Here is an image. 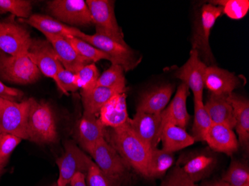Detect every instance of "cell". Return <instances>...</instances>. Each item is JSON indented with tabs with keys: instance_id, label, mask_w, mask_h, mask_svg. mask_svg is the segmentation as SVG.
Here are the masks:
<instances>
[{
	"instance_id": "8992f818",
	"label": "cell",
	"mask_w": 249,
	"mask_h": 186,
	"mask_svg": "<svg viewBox=\"0 0 249 186\" xmlns=\"http://www.w3.org/2000/svg\"><path fill=\"white\" fill-rule=\"evenodd\" d=\"M114 1L110 0H87L96 34L106 36L124 46H128L124 40L121 29L117 24L114 13Z\"/></svg>"
},
{
	"instance_id": "4316f807",
	"label": "cell",
	"mask_w": 249,
	"mask_h": 186,
	"mask_svg": "<svg viewBox=\"0 0 249 186\" xmlns=\"http://www.w3.org/2000/svg\"><path fill=\"white\" fill-rule=\"evenodd\" d=\"M118 93H123L120 91L104 86H96L94 89L88 92H81L82 103L85 111L96 115L101 108Z\"/></svg>"
},
{
	"instance_id": "ac0fdd59",
	"label": "cell",
	"mask_w": 249,
	"mask_h": 186,
	"mask_svg": "<svg viewBox=\"0 0 249 186\" xmlns=\"http://www.w3.org/2000/svg\"><path fill=\"white\" fill-rule=\"evenodd\" d=\"M44 35L54 49L58 59L67 70L75 73L85 66L93 64L79 55L72 45L63 36L55 34Z\"/></svg>"
},
{
	"instance_id": "7bdbcfd3",
	"label": "cell",
	"mask_w": 249,
	"mask_h": 186,
	"mask_svg": "<svg viewBox=\"0 0 249 186\" xmlns=\"http://www.w3.org/2000/svg\"><path fill=\"white\" fill-rule=\"evenodd\" d=\"M4 172H5V169H3V168L2 167H0V176L2 175Z\"/></svg>"
},
{
	"instance_id": "ffe728a7",
	"label": "cell",
	"mask_w": 249,
	"mask_h": 186,
	"mask_svg": "<svg viewBox=\"0 0 249 186\" xmlns=\"http://www.w3.org/2000/svg\"><path fill=\"white\" fill-rule=\"evenodd\" d=\"M99 120L107 128H117L129 121L125 92L113 96L99 111Z\"/></svg>"
},
{
	"instance_id": "b9f144b4",
	"label": "cell",
	"mask_w": 249,
	"mask_h": 186,
	"mask_svg": "<svg viewBox=\"0 0 249 186\" xmlns=\"http://www.w3.org/2000/svg\"><path fill=\"white\" fill-rule=\"evenodd\" d=\"M201 186H231L230 185L225 183L223 180H216V181L207 182L201 185Z\"/></svg>"
},
{
	"instance_id": "74e56055",
	"label": "cell",
	"mask_w": 249,
	"mask_h": 186,
	"mask_svg": "<svg viewBox=\"0 0 249 186\" xmlns=\"http://www.w3.org/2000/svg\"><path fill=\"white\" fill-rule=\"evenodd\" d=\"M58 89L64 94L68 96V92H75L79 89L76 74L67 70L63 67L58 73Z\"/></svg>"
},
{
	"instance_id": "8d00e7d4",
	"label": "cell",
	"mask_w": 249,
	"mask_h": 186,
	"mask_svg": "<svg viewBox=\"0 0 249 186\" xmlns=\"http://www.w3.org/2000/svg\"><path fill=\"white\" fill-rule=\"evenodd\" d=\"M85 180L88 186H120V184L103 173L93 162L88 169Z\"/></svg>"
},
{
	"instance_id": "d6986e66",
	"label": "cell",
	"mask_w": 249,
	"mask_h": 186,
	"mask_svg": "<svg viewBox=\"0 0 249 186\" xmlns=\"http://www.w3.org/2000/svg\"><path fill=\"white\" fill-rule=\"evenodd\" d=\"M205 142L215 152L229 156L236 153L240 146L233 129L222 124H211L205 135Z\"/></svg>"
},
{
	"instance_id": "8fae6325",
	"label": "cell",
	"mask_w": 249,
	"mask_h": 186,
	"mask_svg": "<svg viewBox=\"0 0 249 186\" xmlns=\"http://www.w3.org/2000/svg\"><path fill=\"white\" fill-rule=\"evenodd\" d=\"M50 13L61 22L75 26L93 24L90 12L84 0H53L47 3Z\"/></svg>"
},
{
	"instance_id": "484cf974",
	"label": "cell",
	"mask_w": 249,
	"mask_h": 186,
	"mask_svg": "<svg viewBox=\"0 0 249 186\" xmlns=\"http://www.w3.org/2000/svg\"><path fill=\"white\" fill-rule=\"evenodd\" d=\"M160 141L163 145L162 149L172 153L194 145L196 142L185 129L169 122L162 126Z\"/></svg>"
},
{
	"instance_id": "2e32d148",
	"label": "cell",
	"mask_w": 249,
	"mask_h": 186,
	"mask_svg": "<svg viewBox=\"0 0 249 186\" xmlns=\"http://www.w3.org/2000/svg\"><path fill=\"white\" fill-rule=\"evenodd\" d=\"M106 127L96 115L84 111L75 127V137L84 151L90 153L95 145L106 135Z\"/></svg>"
},
{
	"instance_id": "7dc6e473",
	"label": "cell",
	"mask_w": 249,
	"mask_h": 186,
	"mask_svg": "<svg viewBox=\"0 0 249 186\" xmlns=\"http://www.w3.org/2000/svg\"></svg>"
},
{
	"instance_id": "5b68a950",
	"label": "cell",
	"mask_w": 249,
	"mask_h": 186,
	"mask_svg": "<svg viewBox=\"0 0 249 186\" xmlns=\"http://www.w3.org/2000/svg\"><path fill=\"white\" fill-rule=\"evenodd\" d=\"M41 72L29 55L12 56L0 50V78L11 83L31 85L40 78Z\"/></svg>"
},
{
	"instance_id": "836d02e7",
	"label": "cell",
	"mask_w": 249,
	"mask_h": 186,
	"mask_svg": "<svg viewBox=\"0 0 249 186\" xmlns=\"http://www.w3.org/2000/svg\"><path fill=\"white\" fill-rule=\"evenodd\" d=\"M76 74L78 86L82 92H88L94 89L100 76L99 69L95 64H89L81 68Z\"/></svg>"
},
{
	"instance_id": "7c38bea8",
	"label": "cell",
	"mask_w": 249,
	"mask_h": 186,
	"mask_svg": "<svg viewBox=\"0 0 249 186\" xmlns=\"http://www.w3.org/2000/svg\"><path fill=\"white\" fill-rule=\"evenodd\" d=\"M29 58L45 76L54 80L58 85V73L63 68L50 42L41 39H32L28 52Z\"/></svg>"
},
{
	"instance_id": "1f68e13d",
	"label": "cell",
	"mask_w": 249,
	"mask_h": 186,
	"mask_svg": "<svg viewBox=\"0 0 249 186\" xmlns=\"http://www.w3.org/2000/svg\"><path fill=\"white\" fill-rule=\"evenodd\" d=\"M65 38L72 45V47L75 49L79 55L90 62L95 64L101 60H107L110 61V58L107 54L95 48L94 46L89 44L87 42L72 36H67Z\"/></svg>"
},
{
	"instance_id": "30bf717a",
	"label": "cell",
	"mask_w": 249,
	"mask_h": 186,
	"mask_svg": "<svg viewBox=\"0 0 249 186\" xmlns=\"http://www.w3.org/2000/svg\"><path fill=\"white\" fill-rule=\"evenodd\" d=\"M56 163L59 169V177L56 183L58 186H67L75 173H82L86 176L93 161L73 141L69 140L64 144V154L57 159Z\"/></svg>"
},
{
	"instance_id": "d4e9b609",
	"label": "cell",
	"mask_w": 249,
	"mask_h": 186,
	"mask_svg": "<svg viewBox=\"0 0 249 186\" xmlns=\"http://www.w3.org/2000/svg\"><path fill=\"white\" fill-rule=\"evenodd\" d=\"M213 124H222L233 129L236 126L234 112L227 96L211 94L205 104Z\"/></svg>"
},
{
	"instance_id": "9c48e42d",
	"label": "cell",
	"mask_w": 249,
	"mask_h": 186,
	"mask_svg": "<svg viewBox=\"0 0 249 186\" xmlns=\"http://www.w3.org/2000/svg\"><path fill=\"white\" fill-rule=\"evenodd\" d=\"M89 155L99 169L112 180L121 184L126 179L130 168L106 138L101 139L95 145Z\"/></svg>"
},
{
	"instance_id": "f35d334b",
	"label": "cell",
	"mask_w": 249,
	"mask_h": 186,
	"mask_svg": "<svg viewBox=\"0 0 249 186\" xmlns=\"http://www.w3.org/2000/svg\"><path fill=\"white\" fill-rule=\"evenodd\" d=\"M161 186H196L178 166L169 172Z\"/></svg>"
},
{
	"instance_id": "5bb4252c",
	"label": "cell",
	"mask_w": 249,
	"mask_h": 186,
	"mask_svg": "<svg viewBox=\"0 0 249 186\" xmlns=\"http://www.w3.org/2000/svg\"><path fill=\"white\" fill-rule=\"evenodd\" d=\"M129 124L134 134L151 150L158 148L163 126L161 113L149 114L137 111L134 118H130Z\"/></svg>"
},
{
	"instance_id": "4dcf8cb0",
	"label": "cell",
	"mask_w": 249,
	"mask_h": 186,
	"mask_svg": "<svg viewBox=\"0 0 249 186\" xmlns=\"http://www.w3.org/2000/svg\"><path fill=\"white\" fill-rule=\"evenodd\" d=\"M222 180L231 186H249V169L247 163L233 160Z\"/></svg>"
},
{
	"instance_id": "7a4b0ae2",
	"label": "cell",
	"mask_w": 249,
	"mask_h": 186,
	"mask_svg": "<svg viewBox=\"0 0 249 186\" xmlns=\"http://www.w3.org/2000/svg\"><path fill=\"white\" fill-rule=\"evenodd\" d=\"M31 99L28 117L27 132L29 140L38 145H50L58 142V134L55 116L47 102Z\"/></svg>"
},
{
	"instance_id": "cb8c5ba5",
	"label": "cell",
	"mask_w": 249,
	"mask_h": 186,
	"mask_svg": "<svg viewBox=\"0 0 249 186\" xmlns=\"http://www.w3.org/2000/svg\"><path fill=\"white\" fill-rule=\"evenodd\" d=\"M19 22L26 23L36 28L43 34H55L64 37L67 36L77 37L81 32V30L77 28L67 26L48 15L39 14L32 15L28 19H19Z\"/></svg>"
},
{
	"instance_id": "ab89813d",
	"label": "cell",
	"mask_w": 249,
	"mask_h": 186,
	"mask_svg": "<svg viewBox=\"0 0 249 186\" xmlns=\"http://www.w3.org/2000/svg\"><path fill=\"white\" fill-rule=\"evenodd\" d=\"M24 94L22 91L16 88L5 86L0 81V98L10 101H22Z\"/></svg>"
},
{
	"instance_id": "603a6c76",
	"label": "cell",
	"mask_w": 249,
	"mask_h": 186,
	"mask_svg": "<svg viewBox=\"0 0 249 186\" xmlns=\"http://www.w3.org/2000/svg\"><path fill=\"white\" fill-rule=\"evenodd\" d=\"M234 112L236 133L239 145L249 151V102L246 98L231 93L227 96Z\"/></svg>"
},
{
	"instance_id": "4fadbf2b",
	"label": "cell",
	"mask_w": 249,
	"mask_h": 186,
	"mask_svg": "<svg viewBox=\"0 0 249 186\" xmlns=\"http://www.w3.org/2000/svg\"><path fill=\"white\" fill-rule=\"evenodd\" d=\"M206 64L203 62L198 51L192 49L187 62L176 72V78L182 81L194 93V98L203 101Z\"/></svg>"
},
{
	"instance_id": "bcb514c9",
	"label": "cell",
	"mask_w": 249,
	"mask_h": 186,
	"mask_svg": "<svg viewBox=\"0 0 249 186\" xmlns=\"http://www.w3.org/2000/svg\"><path fill=\"white\" fill-rule=\"evenodd\" d=\"M0 102H1V98H0Z\"/></svg>"
},
{
	"instance_id": "e575fe53",
	"label": "cell",
	"mask_w": 249,
	"mask_h": 186,
	"mask_svg": "<svg viewBox=\"0 0 249 186\" xmlns=\"http://www.w3.org/2000/svg\"><path fill=\"white\" fill-rule=\"evenodd\" d=\"M0 10L20 19H28L32 15V2L27 0H0Z\"/></svg>"
},
{
	"instance_id": "ee69618b",
	"label": "cell",
	"mask_w": 249,
	"mask_h": 186,
	"mask_svg": "<svg viewBox=\"0 0 249 186\" xmlns=\"http://www.w3.org/2000/svg\"><path fill=\"white\" fill-rule=\"evenodd\" d=\"M3 12H2V11L0 10V15H3Z\"/></svg>"
},
{
	"instance_id": "6da1fadb",
	"label": "cell",
	"mask_w": 249,
	"mask_h": 186,
	"mask_svg": "<svg viewBox=\"0 0 249 186\" xmlns=\"http://www.w3.org/2000/svg\"><path fill=\"white\" fill-rule=\"evenodd\" d=\"M105 138L130 169L148 178L151 149L134 134L129 121L117 128L106 127Z\"/></svg>"
},
{
	"instance_id": "f6af8a7d",
	"label": "cell",
	"mask_w": 249,
	"mask_h": 186,
	"mask_svg": "<svg viewBox=\"0 0 249 186\" xmlns=\"http://www.w3.org/2000/svg\"><path fill=\"white\" fill-rule=\"evenodd\" d=\"M53 186H58V185H57V183H54V184L53 185Z\"/></svg>"
},
{
	"instance_id": "52a82bcc",
	"label": "cell",
	"mask_w": 249,
	"mask_h": 186,
	"mask_svg": "<svg viewBox=\"0 0 249 186\" xmlns=\"http://www.w3.org/2000/svg\"><path fill=\"white\" fill-rule=\"evenodd\" d=\"M32 38L13 15L0 21V50L12 56L27 55Z\"/></svg>"
},
{
	"instance_id": "60d3db41",
	"label": "cell",
	"mask_w": 249,
	"mask_h": 186,
	"mask_svg": "<svg viewBox=\"0 0 249 186\" xmlns=\"http://www.w3.org/2000/svg\"><path fill=\"white\" fill-rule=\"evenodd\" d=\"M86 176L82 173H75V175L71 180L69 186H87L86 180H85Z\"/></svg>"
},
{
	"instance_id": "3957f363",
	"label": "cell",
	"mask_w": 249,
	"mask_h": 186,
	"mask_svg": "<svg viewBox=\"0 0 249 186\" xmlns=\"http://www.w3.org/2000/svg\"><path fill=\"white\" fill-rule=\"evenodd\" d=\"M222 14L223 11L221 7L211 3L205 4L195 19L192 49L198 51L199 57H202L205 64H213V56L210 46V34L211 29Z\"/></svg>"
},
{
	"instance_id": "e0dca14e",
	"label": "cell",
	"mask_w": 249,
	"mask_h": 186,
	"mask_svg": "<svg viewBox=\"0 0 249 186\" xmlns=\"http://www.w3.org/2000/svg\"><path fill=\"white\" fill-rule=\"evenodd\" d=\"M240 81L234 74L216 66L207 67L205 86L215 96H228L240 86Z\"/></svg>"
},
{
	"instance_id": "7402d4cb",
	"label": "cell",
	"mask_w": 249,
	"mask_h": 186,
	"mask_svg": "<svg viewBox=\"0 0 249 186\" xmlns=\"http://www.w3.org/2000/svg\"><path fill=\"white\" fill-rule=\"evenodd\" d=\"M174 90V85H165L145 92L140 99L137 111L149 114L161 113L171 99Z\"/></svg>"
},
{
	"instance_id": "277c9868",
	"label": "cell",
	"mask_w": 249,
	"mask_h": 186,
	"mask_svg": "<svg viewBox=\"0 0 249 186\" xmlns=\"http://www.w3.org/2000/svg\"><path fill=\"white\" fill-rule=\"evenodd\" d=\"M31 99L20 102L1 99L0 102V134H8L29 140L28 117Z\"/></svg>"
},
{
	"instance_id": "9a60e30c",
	"label": "cell",
	"mask_w": 249,
	"mask_h": 186,
	"mask_svg": "<svg viewBox=\"0 0 249 186\" xmlns=\"http://www.w3.org/2000/svg\"><path fill=\"white\" fill-rule=\"evenodd\" d=\"M216 163L217 159L213 153L209 151H202L181 156L177 166L196 183L210 176Z\"/></svg>"
},
{
	"instance_id": "44dd1931",
	"label": "cell",
	"mask_w": 249,
	"mask_h": 186,
	"mask_svg": "<svg viewBox=\"0 0 249 186\" xmlns=\"http://www.w3.org/2000/svg\"><path fill=\"white\" fill-rule=\"evenodd\" d=\"M189 89L188 86L184 84L181 83L179 85L171 103L161 113L162 125L169 122L184 129L187 128L190 119L187 109Z\"/></svg>"
},
{
	"instance_id": "83f0119b",
	"label": "cell",
	"mask_w": 249,
	"mask_h": 186,
	"mask_svg": "<svg viewBox=\"0 0 249 186\" xmlns=\"http://www.w3.org/2000/svg\"><path fill=\"white\" fill-rule=\"evenodd\" d=\"M174 153L158 149L151 150L148 179L161 178L174 163Z\"/></svg>"
},
{
	"instance_id": "d6a6232c",
	"label": "cell",
	"mask_w": 249,
	"mask_h": 186,
	"mask_svg": "<svg viewBox=\"0 0 249 186\" xmlns=\"http://www.w3.org/2000/svg\"><path fill=\"white\" fill-rule=\"evenodd\" d=\"M210 3L221 7L223 14L232 19H242L249 10V0H219L211 1Z\"/></svg>"
},
{
	"instance_id": "ba28073f",
	"label": "cell",
	"mask_w": 249,
	"mask_h": 186,
	"mask_svg": "<svg viewBox=\"0 0 249 186\" xmlns=\"http://www.w3.org/2000/svg\"><path fill=\"white\" fill-rule=\"evenodd\" d=\"M77 38L87 42L94 46L95 48L107 54L110 58L112 64L121 66L125 72L133 69L139 63L128 46L120 44L110 37L98 34L90 35L81 31Z\"/></svg>"
},
{
	"instance_id": "d590c367",
	"label": "cell",
	"mask_w": 249,
	"mask_h": 186,
	"mask_svg": "<svg viewBox=\"0 0 249 186\" xmlns=\"http://www.w3.org/2000/svg\"><path fill=\"white\" fill-rule=\"evenodd\" d=\"M22 140L11 134H0V167L5 169L11 153Z\"/></svg>"
},
{
	"instance_id": "f546056e",
	"label": "cell",
	"mask_w": 249,
	"mask_h": 186,
	"mask_svg": "<svg viewBox=\"0 0 249 186\" xmlns=\"http://www.w3.org/2000/svg\"><path fill=\"white\" fill-rule=\"evenodd\" d=\"M124 68L118 64H112L98 79L96 86L111 88L122 92H126V82Z\"/></svg>"
},
{
	"instance_id": "f1b7e54d",
	"label": "cell",
	"mask_w": 249,
	"mask_h": 186,
	"mask_svg": "<svg viewBox=\"0 0 249 186\" xmlns=\"http://www.w3.org/2000/svg\"><path fill=\"white\" fill-rule=\"evenodd\" d=\"M202 100L194 99V121L192 136L197 142H205V135L212 124Z\"/></svg>"
}]
</instances>
